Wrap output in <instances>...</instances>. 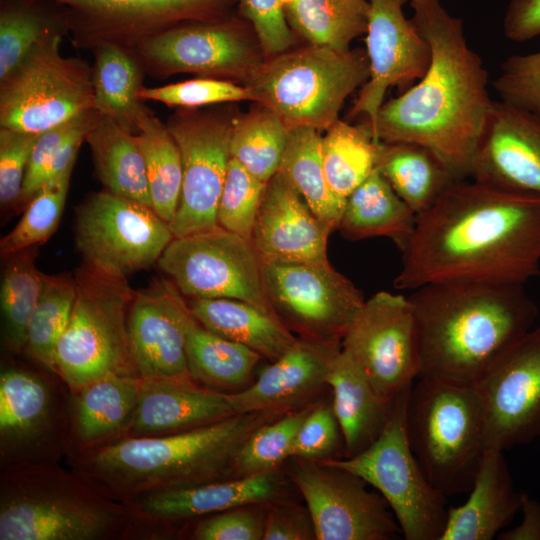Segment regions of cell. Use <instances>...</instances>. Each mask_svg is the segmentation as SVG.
Wrapping results in <instances>:
<instances>
[{
  "mask_svg": "<svg viewBox=\"0 0 540 540\" xmlns=\"http://www.w3.org/2000/svg\"><path fill=\"white\" fill-rule=\"evenodd\" d=\"M398 290L426 284H525L540 276V194L455 181L417 215Z\"/></svg>",
  "mask_w": 540,
  "mask_h": 540,
  "instance_id": "6da1fadb",
  "label": "cell"
},
{
  "mask_svg": "<svg viewBox=\"0 0 540 540\" xmlns=\"http://www.w3.org/2000/svg\"><path fill=\"white\" fill-rule=\"evenodd\" d=\"M409 4L411 21L430 46V64L416 84L383 103L368 128L375 141L424 146L456 179H470L494 104L488 72L467 43L462 19L441 0Z\"/></svg>",
  "mask_w": 540,
  "mask_h": 540,
  "instance_id": "7a4b0ae2",
  "label": "cell"
},
{
  "mask_svg": "<svg viewBox=\"0 0 540 540\" xmlns=\"http://www.w3.org/2000/svg\"><path fill=\"white\" fill-rule=\"evenodd\" d=\"M418 378L475 386L535 326L536 302L523 284L431 283L412 290Z\"/></svg>",
  "mask_w": 540,
  "mask_h": 540,
  "instance_id": "3957f363",
  "label": "cell"
},
{
  "mask_svg": "<svg viewBox=\"0 0 540 540\" xmlns=\"http://www.w3.org/2000/svg\"><path fill=\"white\" fill-rule=\"evenodd\" d=\"M282 415L240 413L184 432L121 437L72 455L73 470L124 504L152 492L235 478L234 459L241 445Z\"/></svg>",
  "mask_w": 540,
  "mask_h": 540,
  "instance_id": "277c9868",
  "label": "cell"
},
{
  "mask_svg": "<svg viewBox=\"0 0 540 540\" xmlns=\"http://www.w3.org/2000/svg\"><path fill=\"white\" fill-rule=\"evenodd\" d=\"M136 528L130 507L56 462L3 468L0 540H108Z\"/></svg>",
  "mask_w": 540,
  "mask_h": 540,
  "instance_id": "5b68a950",
  "label": "cell"
},
{
  "mask_svg": "<svg viewBox=\"0 0 540 540\" xmlns=\"http://www.w3.org/2000/svg\"><path fill=\"white\" fill-rule=\"evenodd\" d=\"M420 466L445 497L469 491L484 452L481 400L473 385L417 378L405 411Z\"/></svg>",
  "mask_w": 540,
  "mask_h": 540,
  "instance_id": "8992f818",
  "label": "cell"
},
{
  "mask_svg": "<svg viewBox=\"0 0 540 540\" xmlns=\"http://www.w3.org/2000/svg\"><path fill=\"white\" fill-rule=\"evenodd\" d=\"M368 77L366 52L309 44L264 61L245 87L252 101L275 112L289 129L321 131L339 119L346 98Z\"/></svg>",
  "mask_w": 540,
  "mask_h": 540,
  "instance_id": "52a82bcc",
  "label": "cell"
},
{
  "mask_svg": "<svg viewBox=\"0 0 540 540\" xmlns=\"http://www.w3.org/2000/svg\"><path fill=\"white\" fill-rule=\"evenodd\" d=\"M76 296L54 353V369L70 393L111 375H137L129 350L127 319L135 294L127 279L87 266L74 272Z\"/></svg>",
  "mask_w": 540,
  "mask_h": 540,
  "instance_id": "ba28073f",
  "label": "cell"
},
{
  "mask_svg": "<svg viewBox=\"0 0 540 540\" xmlns=\"http://www.w3.org/2000/svg\"><path fill=\"white\" fill-rule=\"evenodd\" d=\"M409 391L397 396L386 424L368 447L350 457L324 460L374 487L406 540H440L447 497L429 481L411 448L405 425Z\"/></svg>",
  "mask_w": 540,
  "mask_h": 540,
  "instance_id": "9c48e42d",
  "label": "cell"
},
{
  "mask_svg": "<svg viewBox=\"0 0 540 540\" xmlns=\"http://www.w3.org/2000/svg\"><path fill=\"white\" fill-rule=\"evenodd\" d=\"M61 34L46 33L0 81V126L40 134L93 108L92 68L60 52Z\"/></svg>",
  "mask_w": 540,
  "mask_h": 540,
  "instance_id": "30bf717a",
  "label": "cell"
},
{
  "mask_svg": "<svg viewBox=\"0 0 540 540\" xmlns=\"http://www.w3.org/2000/svg\"><path fill=\"white\" fill-rule=\"evenodd\" d=\"M75 246L83 265L108 277L128 276L157 264L174 238L152 207L106 190L75 212Z\"/></svg>",
  "mask_w": 540,
  "mask_h": 540,
  "instance_id": "8fae6325",
  "label": "cell"
},
{
  "mask_svg": "<svg viewBox=\"0 0 540 540\" xmlns=\"http://www.w3.org/2000/svg\"><path fill=\"white\" fill-rule=\"evenodd\" d=\"M157 265L184 297L242 300L276 316L252 241L220 226L174 237Z\"/></svg>",
  "mask_w": 540,
  "mask_h": 540,
  "instance_id": "7c38bea8",
  "label": "cell"
},
{
  "mask_svg": "<svg viewBox=\"0 0 540 540\" xmlns=\"http://www.w3.org/2000/svg\"><path fill=\"white\" fill-rule=\"evenodd\" d=\"M262 277L278 319L297 337L341 345L362 308V292L329 262L262 261Z\"/></svg>",
  "mask_w": 540,
  "mask_h": 540,
  "instance_id": "4fadbf2b",
  "label": "cell"
},
{
  "mask_svg": "<svg viewBox=\"0 0 540 540\" xmlns=\"http://www.w3.org/2000/svg\"><path fill=\"white\" fill-rule=\"evenodd\" d=\"M341 348L385 399L393 401L409 390L419 376V353L408 296L379 291L365 300Z\"/></svg>",
  "mask_w": 540,
  "mask_h": 540,
  "instance_id": "5bb4252c",
  "label": "cell"
},
{
  "mask_svg": "<svg viewBox=\"0 0 540 540\" xmlns=\"http://www.w3.org/2000/svg\"><path fill=\"white\" fill-rule=\"evenodd\" d=\"M53 383L17 366L0 374V459L3 468L56 462L68 451V411Z\"/></svg>",
  "mask_w": 540,
  "mask_h": 540,
  "instance_id": "9a60e30c",
  "label": "cell"
},
{
  "mask_svg": "<svg viewBox=\"0 0 540 540\" xmlns=\"http://www.w3.org/2000/svg\"><path fill=\"white\" fill-rule=\"evenodd\" d=\"M297 460L292 480L306 502L317 540H389L398 535L388 504L362 478L325 460Z\"/></svg>",
  "mask_w": 540,
  "mask_h": 540,
  "instance_id": "2e32d148",
  "label": "cell"
},
{
  "mask_svg": "<svg viewBox=\"0 0 540 540\" xmlns=\"http://www.w3.org/2000/svg\"><path fill=\"white\" fill-rule=\"evenodd\" d=\"M484 449L505 451L540 438V324L517 340L475 385Z\"/></svg>",
  "mask_w": 540,
  "mask_h": 540,
  "instance_id": "e0dca14e",
  "label": "cell"
},
{
  "mask_svg": "<svg viewBox=\"0 0 540 540\" xmlns=\"http://www.w3.org/2000/svg\"><path fill=\"white\" fill-rule=\"evenodd\" d=\"M182 160V190L170 228L174 237L212 229L231 159L233 120L198 112H179L166 124Z\"/></svg>",
  "mask_w": 540,
  "mask_h": 540,
  "instance_id": "ac0fdd59",
  "label": "cell"
},
{
  "mask_svg": "<svg viewBox=\"0 0 540 540\" xmlns=\"http://www.w3.org/2000/svg\"><path fill=\"white\" fill-rule=\"evenodd\" d=\"M142 62L165 77L196 73L247 80L264 62L235 21L195 22L154 34L138 44Z\"/></svg>",
  "mask_w": 540,
  "mask_h": 540,
  "instance_id": "d6986e66",
  "label": "cell"
},
{
  "mask_svg": "<svg viewBox=\"0 0 540 540\" xmlns=\"http://www.w3.org/2000/svg\"><path fill=\"white\" fill-rule=\"evenodd\" d=\"M410 0H368L366 54L369 77L361 86L351 116H365L373 126L388 89L403 91L427 71L431 50L403 6Z\"/></svg>",
  "mask_w": 540,
  "mask_h": 540,
  "instance_id": "ffe728a7",
  "label": "cell"
},
{
  "mask_svg": "<svg viewBox=\"0 0 540 540\" xmlns=\"http://www.w3.org/2000/svg\"><path fill=\"white\" fill-rule=\"evenodd\" d=\"M60 5L65 24L92 43H140L181 22L222 20L233 0H31Z\"/></svg>",
  "mask_w": 540,
  "mask_h": 540,
  "instance_id": "44dd1931",
  "label": "cell"
},
{
  "mask_svg": "<svg viewBox=\"0 0 540 540\" xmlns=\"http://www.w3.org/2000/svg\"><path fill=\"white\" fill-rule=\"evenodd\" d=\"M194 320L175 284L158 278L135 290L127 319L131 361L138 377H188L186 338Z\"/></svg>",
  "mask_w": 540,
  "mask_h": 540,
  "instance_id": "7402d4cb",
  "label": "cell"
},
{
  "mask_svg": "<svg viewBox=\"0 0 540 540\" xmlns=\"http://www.w3.org/2000/svg\"><path fill=\"white\" fill-rule=\"evenodd\" d=\"M333 231L279 172L267 182L251 241L263 262L325 263Z\"/></svg>",
  "mask_w": 540,
  "mask_h": 540,
  "instance_id": "603a6c76",
  "label": "cell"
},
{
  "mask_svg": "<svg viewBox=\"0 0 540 540\" xmlns=\"http://www.w3.org/2000/svg\"><path fill=\"white\" fill-rule=\"evenodd\" d=\"M470 179L540 194V117L494 101Z\"/></svg>",
  "mask_w": 540,
  "mask_h": 540,
  "instance_id": "cb8c5ba5",
  "label": "cell"
},
{
  "mask_svg": "<svg viewBox=\"0 0 540 540\" xmlns=\"http://www.w3.org/2000/svg\"><path fill=\"white\" fill-rule=\"evenodd\" d=\"M340 350L339 344L298 337L253 383L228 393L234 412L284 414L295 410L327 386V373Z\"/></svg>",
  "mask_w": 540,
  "mask_h": 540,
  "instance_id": "d4e9b609",
  "label": "cell"
},
{
  "mask_svg": "<svg viewBox=\"0 0 540 540\" xmlns=\"http://www.w3.org/2000/svg\"><path fill=\"white\" fill-rule=\"evenodd\" d=\"M235 414L228 393L199 384L190 376L141 378L138 405L123 437L184 432Z\"/></svg>",
  "mask_w": 540,
  "mask_h": 540,
  "instance_id": "484cf974",
  "label": "cell"
},
{
  "mask_svg": "<svg viewBox=\"0 0 540 540\" xmlns=\"http://www.w3.org/2000/svg\"><path fill=\"white\" fill-rule=\"evenodd\" d=\"M280 490L276 471L210 482L194 487L152 492L126 503L136 527L156 528L212 515L231 508L264 504Z\"/></svg>",
  "mask_w": 540,
  "mask_h": 540,
  "instance_id": "4316f807",
  "label": "cell"
},
{
  "mask_svg": "<svg viewBox=\"0 0 540 540\" xmlns=\"http://www.w3.org/2000/svg\"><path fill=\"white\" fill-rule=\"evenodd\" d=\"M467 500L448 509L440 540H491L521 508L503 451L485 449Z\"/></svg>",
  "mask_w": 540,
  "mask_h": 540,
  "instance_id": "83f0119b",
  "label": "cell"
},
{
  "mask_svg": "<svg viewBox=\"0 0 540 540\" xmlns=\"http://www.w3.org/2000/svg\"><path fill=\"white\" fill-rule=\"evenodd\" d=\"M141 390L137 375H111L71 393L68 450L75 455L123 437Z\"/></svg>",
  "mask_w": 540,
  "mask_h": 540,
  "instance_id": "f1b7e54d",
  "label": "cell"
},
{
  "mask_svg": "<svg viewBox=\"0 0 540 540\" xmlns=\"http://www.w3.org/2000/svg\"><path fill=\"white\" fill-rule=\"evenodd\" d=\"M326 385L332 391V408L346 457L353 456L378 437L395 400L382 397L362 368L342 348L330 365Z\"/></svg>",
  "mask_w": 540,
  "mask_h": 540,
  "instance_id": "f546056e",
  "label": "cell"
},
{
  "mask_svg": "<svg viewBox=\"0 0 540 540\" xmlns=\"http://www.w3.org/2000/svg\"><path fill=\"white\" fill-rule=\"evenodd\" d=\"M194 318L209 331L277 360L298 339L276 316L237 299L188 298Z\"/></svg>",
  "mask_w": 540,
  "mask_h": 540,
  "instance_id": "4dcf8cb0",
  "label": "cell"
},
{
  "mask_svg": "<svg viewBox=\"0 0 540 540\" xmlns=\"http://www.w3.org/2000/svg\"><path fill=\"white\" fill-rule=\"evenodd\" d=\"M416 219L415 212L375 168L348 197L337 230L352 241L387 237L402 252L413 235Z\"/></svg>",
  "mask_w": 540,
  "mask_h": 540,
  "instance_id": "1f68e13d",
  "label": "cell"
},
{
  "mask_svg": "<svg viewBox=\"0 0 540 540\" xmlns=\"http://www.w3.org/2000/svg\"><path fill=\"white\" fill-rule=\"evenodd\" d=\"M85 141L106 191L152 207L144 157L132 130L98 113Z\"/></svg>",
  "mask_w": 540,
  "mask_h": 540,
  "instance_id": "d6a6232c",
  "label": "cell"
},
{
  "mask_svg": "<svg viewBox=\"0 0 540 540\" xmlns=\"http://www.w3.org/2000/svg\"><path fill=\"white\" fill-rule=\"evenodd\" d=\"M376 169L416 215L458 180L432 151L415 143L379 141Z\"/></svg>",
  "mask_w": 540,
  "mask_h": 540,
  "instance_id": "836d02e7",
  "label": "cell"
},
{
  "mask_svg": "<svg viewBox=\"0 0 540 540\" xmlns=\"http://www.w3.org/2000/svg\"><path fill=\"white\" fill-rule=\"evenodd\" d=\"M186 359L194 381L220 392L234 393L250 385L262 356L209 331L194 318L187 332Z\"/></svg>",
  "mask_w": 540,
  "mask_h": 540,
  "instance_id": "e575fe53",
  "label": "cell"
},
{
  "mask_svg": "<svg viewBox=\"0 0 540 540\" xmlns=\"http://www.w3.org/2000/svg\"><path fill=\"white\" fill-rule=\"evenodd\" d=\"M320 131L308 126L289 129L278 171L332 231L337 230L345 207L331 191L322 160Z\"/></svg>",
  "mask_w": 540,
  "mask_h": 540,
  "instance_id": "d590c367",
  "label": "cell"
},
{
  "mask_svg": "<svg viewBox=\"0 0 540 540\" xmlns=\"http://www.w3.org/2000/svg\"><path fill=\"white\" fill-rule=\"evenodd\" d=\"M141 68L124 46L99 43L92 68L93 108L133 132H137L138 115L143 108L139 92Z\"/></svg>",
  "mask_w": 540,
  "mask_h": 540,
  "instance_id": "8d00e7d4",
  "label": "cell"
},
{
  "mask_svg": "<svg viewBox=\"0 0 540 540\" xmlns=\"http://www.w3.org/2000/svg\"><path fill=\"white\" fill-rule=\"evenodd\" d=\"M287 22L309 44L346 52L366 33L368 0H282Z\"/></svg>",
  "mask_w": 540,
  "mask_h": 540,
  "instance_id": "74e56055",
  "label": "cell"
},
{
  "mask_svg": "<svg viewBox=\"0 0 540 540\" xmlns=\"http://www.w3.org/2000/svg\"><path fill=\"white\" fill-rule=\"evenodd\" d=\"M137 140L141 148L152 209L169 224L173 221L182 190V160L168 130L144 105L137 119Z\"/></svg>",
  "mask_w": 540,
  "mask_h": 540,
  "instance_id": "f35d334b",
  "label": "cell"
},
{
  "mask_svg": "<svg viewBox=\"0 0 540 540\" xmlns=\"http://www.w3.org/2000/svg\"><path fill=\"white\" fill-rule=\"evenodd\" d=\"M322 137V160L328 185L342 202L375 170L379 141L366 124L335 121Z\"/></svg>",
  "mask_w": 540,
  "mask_h": 540,
  "instance_id": "ab89813d",
  "label": "cell"
},
{
  "mask_svg": "<svg viewBox=\"0 0 540 540\" xmlns=\"http://www.w3.org/2000/svg\"><path fill=\"white\" fill-rule=\"evenodd\" d=\"M37 246L7 257L1 283L3 338L12 353L25 351L27 327L40 296L44 273L36 266Z\"/></svg>",
  "mask_w": 540,
  "mask_h": 540,
  "instance_id": "60d3db41",
  "label": "cell"
},
{
  "mask_svg": "<svg viewBox=\"0 0 540 540\" xmlns=\"http://www.w3.org/2000/svg\"><path fill=\"white\" fill-rule=\"evenodd\" d=\"M289 128L269 108H260L233 120L231 158L262 182L278 171L287 144Z\"/></svg>",
  "mask_w": 540,
  "mask_h": 540,
  "instance_id": "b9f144b4",
  "label": "cell"
},
{
  "mask_svg": "<svg viewBox=\"0 0 540 540\" xmlns=\"http://www.w3.org/2000/svg\"><path fill=\"white\" fill-rule=\"evenodd\" d=\"M75 296L74 276L44 274L40 296L27 327L25 352L54 375L55 349L70 320Z\"/></svg>",
  "mask_w": 540,
  "mask_h": 540,
  "instance_id": "7bdbcfd3",
  "label": "cell"
},
{
  "mask_svg": "<svg viewBox=\"0 0 540 540\" xmlns=\"http://www.w3.org/2000/svg\"><path fill=\"white\" fill-rule=\"evenodd\" d=\"M97 115L92 108L38 135L28 162L20 206L26 207L46 181L74 166Z\"/></svg>",
  "mask_w": 540,
  "mask_h": 540,
  "instance_id": "ee69618b",
  "label": "cell"
},
{
  "mask_svg": "<svg viewBox=\"0 0 540 540\" xmlns=\"http://www.w3.org/2000/svg\"><path fill=\"white\" fill-rule=\"evenodd\" d=\"M74 166L46 181L35 193L17 225L0 241L4 258L21 250L38 246L56 231L66 201Z\"/></svg>",
  "mask_w": 540,
  "mask_h": 540,
  "instance_id": "f6af8a7d",
  "label": "cell"
},
{
  "mask_svg": "<svg viewBox=\"0 0 540 540\" xmlns=\"http://www.w3.org/2000/svg\"><path fill=\"white\" fill-rule=\"evenodd\" d=\"M312 408L289 411L257 428L241 445L234 459L235 478L276 471L288 457L297 432Z\"/></svg>",
  "mask_w": 540,
  "mask_h": 540,
  "instance_id": "bcb514c9",
  "label": "cell"
},
{
  "mask_svg": "<svg viewBox=\"0 0 540 540\" xmlns=\"http://www.w3.org/2000/svg\"><path fill=\"white\" fill-rule=\"evenodd\" d=\"M36 1L9 0L0 12V81L12 73L40 39L54 29Z\"/></svg>",
  "mask_w": 540,
  "mask_h": 540,
  "instance_id": "7dc6e473",
  "label": "cell"
},
{
  "mask_svg": "<svg viewBox=\"0 0 540 540\" xmlns=\"http://www.w3.org/2000/svg\"><path fill=\"white\" fill-rule=\"evenodd\" d=\"M266 184L231 158L218 203L217 225L251 240Z\"/></svg>",
  "mask_w": 540,
  "mask_h": 540,
  "instance_id": "c3c4849f",
  "label": "cell"
},
{
  "mask_svg": "<svg viewBox=\"0 0 540 540\" xmlns=\"http://www.w3.org/2000/svg\"><path fill=\"white\" fill-rule=\"evenodd\" d=\"M139 97L142 101L151 100L182 108L251 100V94L245 86L212 77L196 78L161 87H142Z\"/></svg>",
  "mask_w": 540,
  "mask_h": 540,
  "instance_id": "681fc988",
  "label": "cell"
},
{
  "mask_svg": "<svg viewBox=\"0 0 540 540\" xmlns=\"http://www.w3.org/2000/svg\"><path fill=\"white\" fill-rule=\"evenodd\" d=\"M492 84L501 100L540 117V51L507 57Z\"/></svg>",
  "mask_w": 540,
  "mask_h": 540,
  "instance_id": "f907efd6",
  "label": "cell"
},
{
  "mask_svg": "<svg viewBox=\"0 0 540 540\" xmlns=\"http://www.w3.org/2000/svg\"><path fill=\"white\" fill-rule=\"evenodd\" d=\"M39 134L8 128L0 130V202L20 206L24 178Z\"/></svg>",
  "mask_w": 540,
  "mask_h": 540,
  "instance_id": "816d5d0a",
  "label": "cell"
},
{
  "mask_svg": "<svg viewBox=\"0 0 540 540\" xmlns=\"http://www.w3.org/2000/svg\"><path fill=\"white\" fill-rule=\"evenodd\" d=\"M240 12L252 25L260 49L273 57L288 51L296 42L282 0H237Z\"/></svg>",
  "mask_w": 540,
  "mask_h": 540,
  "instance_id": "f5cc1de1",
  "label": "cell"
},
{
  "mask_svg": "<svg viewBox=\"0 0 540 540\" xmlns=\"http://www.w3.org/2000/svg\"><path fill=\"white\" fill-rule=\"evenodd\" d=\"M341 430L332 404L312 406L295 437L291 457L304 461H321L335 451Z\"/></svg>",
  "mask_w": 540,
  "mask_h": 540,
  "instance_id": "db71d44e",
  "label": "cell"
},
{
  "mask_svg": "<svg viewBox=\"0 0 540 540\" xmlns=\"http://www.w3.org/2000/svg\"><path fill=\"white\" fill-rule=\"evenodd\" d=\"M243 505L212 514L195 525L194 540H263L266 514L257 507Z\"/></svg>",
  "mask_w": 540,
  "mask_h": 540,
  "instance_id": "11a10c76",
  "label": "cell"
},
{
  "mask_svg": "<svg viewBox=\"0 0 540 540\" xmlns=\"http://www.w3.org/2000/svg\"><path fill=\"white\" fill-rule=\"evenodd\" d=\"M312 539L316 537L308 509L282 504L266 513L263 540Z\"/></svg>",
  "mask_w": 540,
  "mask_h": 540,
  "instance_id": "9f6ffc18",
  "label": "cell"
},
{
  "mask_svg": "<svg viewBox=\"0 0 540 540\" xmlns=\"http://www.w3.org/2000/svg\"><path fill=\"white\" fill-rule=\"evenodd\" d=\"M503 32L513 42L540 35V0H510L503 18Z\"/></svg>",
  "mask_w": 540,
  "mask_h": 540,
  "instance_id": "6f0895ef",
  "label": "cell"
},
{
  "mask_svg": "<svg viewBox=\"0 0 540 540\" xmlns=\"http://www.w3.org/2000/svg\"><path fill=\"white\" fill-rule=\"evenodd\" d=\"M523 520L513 529L500 532L499 540H540V503L522 493L521 508Z\"/></svg>",
  "mask_w": 540,
  "mask_h": 540,
  "instance_id": "680465c9",
  "label": "cell"
}]
</instances>
